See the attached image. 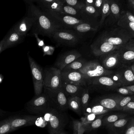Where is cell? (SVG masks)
<instances>
[{
    "label": "cell",
    "mask_w": 134,
    "mask_h": 134,
    "mask_svg": "<svg viewBox=\"0 0 134 134\" xmlns=\"http://www.w3.org/2000/svg\"><path fill=\"white\" fill-rule=\"evenodd\" d=\"M64 27V29H73L76 26L87 21L83 19L76 18L72 16L64 14H60L54 16Z\"/></svg>",
    "instance_id": "7402d4cb"
},
{
    "label": "cell",
    "mask_w": 134,
    "mask_h": 134,
    "mask_svg": "<svg viewBox=\"0 0 134 134\" xmlns=\"http://www.w3.org/2000/svg\"><path fill=\"white\" fill-rule=\"evenodd\" d=\"M12 128L10 121H6L0 124V134H5Z\"/></svg>",
    "instance_id": "74e56055"
},
{
    "label": "cell",
    "mask_w": 134,
    "mask_h": 134,
    "mask_svg": "<svg viewBox=\"0 0 134 134\" xmlns=\"http://www.w3.org/2000/svg\"><path fill=\"white\" fill-rule=\"evenodd\" d=\"M33 24L34 20L32 18L27 15L18 23L12 29L26 37L28 32L32 29Z\"/></svg>",
    "instance_id": "603a6c76"
},
{
    "label": "cell",
    "mask_w": 134,
    "mask_h": 134,
    "mask_svg": "<svg viewBox=\"0 0 134 134\" xmlns=\"http://www.w3.org/2000/svg\"><path fill=\"white\" fill-rule=\"evenodd\" d=\"M52 38L58 44L72 46L78 43L81 37L79 33L74 30L63 29L55 31Z\"/></svg>",
    "instance_id": "8992f818"
},
{
    "label": "cell",
    "mask_w": 134,
    "mask_h": 134,
    "mask_svg": "<svg viewBox=\"0 0 134 134\" xmlns=\"http://www.w3.org/2000/svg\"><path fill=\"white\" fill-rule=\"evenodd\" d=\"M28 57L32 76L35 94L36 96L39 95L42 93L43 87V70L29 54Z\"/></svg>",
    "instance_id": "ba28073f"
},
{
    "label": "cell",
    "mask_w": 134,
    "mask_h": 134,
    "mask_svg": "<svg viewBox=\"0 0 134 134\" xmlns=\"http://www.w3.org/2000/svg\"><path fill=\"white\" fill-rule=\"evenodd\" d=\"M95 0H86L84 1L85 5L94 6Z\"/></svg>",
    "instance_id": "c3c4849f"
},
{
    "label": "cell",
    "mask_w": 134,
    "mask_h": 134,
    "mask_svg": "<svg viewBox=\"0 0 134 134\" xmlns=\"http://www.w3.org/2000/svg\"><path fill=\"white\" fill-rule=\"evenodd\" d=\"M49 116L48 122V129L51 134H55L62 130L68 122L67 116L63 111H60L51 106L48 109Z\"/></svg>",
    "instance_id": "277c9868"
},
{
    "label": "cell",
    "mask_w": 134,
    "mask_h": 134,
    "mask_svg": "<svg viewBox=\"0 0 134 134\" xmlns=\"http://www.w3.org/2000/svg\"><path fill=\"white\" fill-rule=\"evenodd\" d=\"M104 0H95L94 7L101 14Z\"/></svg>",
    "instance_id": "7bdbcfd3"
},
{
    "label": "cell",
    "mask_w": 134,
    "mask_h": 134,
    "mask_svg": "<svg viewBox=\"0 0 134 134\" xmlns=\"http://www.w3.org/2000/svg\"><path fill=\"white\" fill-rule=\"evenodd\" d=\"M99 27V22L87 21L76 26L72 29L78 33H84L96 31Z\"/></svg>",
    "instance_id": "484cf974"
},
{
    "label": "cell",
    "mask_w": 134,
    "mask_h": 134,
    "mask_svg": "<svg viewBox=\"0 0 134 134\" xmlns=\"http://www.w3.org/2000/svg\"><path fill=\"white\" fill-rule=\"evenodd\" d=\"M81 19L88 21H97L98 17L101 14L94 6L85 5L80 10Z\"/></svg>",
    "instance_id": "cb8c5ba5"
},
{
    "label": "cell",
    "mask_w": 134,
    "mask_h": 134,
    "mask_svg": "<svg viewBox=\"0 0 134 134\" xmlns=\"http://www.w3.org/2000/svg\"><path fill=\"white\" fill-rule=\"evenodd\" d=\"M62 88L68 96H69L70 97L77 96L80 98L85 88L62 81Z\"/></svg>",
    "instance_id": "d4e9b609"
},
{
    "label": "cell",
    "mask_w": 134,
    "mask_h": 134,
    "mask_svg": "<svg viewBox=\"0 0 134 134\" xmlns=\"http://www.w3.org/2000/svg\"><path fill=\"white\" fill-rule=\"evenodd\" d=\"M44 55H50L53 52V48L50 46H44L43 48Z\"/></svg>",
    "instance_id": "ee69618b"
},
{
    "label": "cell",
    "mask_w": 134,
    "mask_h": 134,
    "mask_svg": "<svg viewBox=\"0 0 134 134\" xmlns=\"http://www.w3.org/2000/svg\"><path fill=\"white\" fill-rule=\"evenodd\" d=\"M68 107L73 111L81 115L82 113L81 102L80 97H69L68 99Z\"/></svg>",
    "instance_id": "83f0119b"
},
{
    "label": "cell",
    "mask_w": 134,
    "mask_h": 134,
    "mask_svg": "<svg viewBox=\"0 0 134 134\" xmlns=\"http://www.w3.org/2000/svg\"><path fill=\"white\" fill-rule=\"evenodd\" d=\"M65 4L79 10H81L85 6L84 1L78 0H65Z\"/></svg>",
    "instance_id": "d590c367"
},
{
    "label": "cell",
    "mask_w": 134,
    "mask_h": 134,
    "mask_svg": "<svg viewBox=\"0 0 134 134\" xmlns=\"http://www.w3.org/2000/svg\"><path fill=\"white\" fill-rule=\"evenodd\" d=\"M44 92L53 107L62 111L68 109L69 96L62 88L54 89L44 88Z\"/></svg>",
    "instance_id": "5b68a950"
},
{
    "label": "cell",
    "mask_w": 134,
    "mask_h": 134,
    "mask_svg": "<svg viewBox=\"0 0 134 134\" xmlns=\"http://www.w3.org/2000/svg\"><path fill=\"white\" fill-rule=\"evenodd\" d=\"M124 87L127 89L129 91L134 94V85H129V86H123Z\"/></svg>",
    "instance_id": "681fc988"
},
{
    "label": "cell",
    "mask_w": 134,
    "mask_h": 134,
    "mask_svg": "<svg viewBox=\"0 0 134 134\" xmlns=\"http://www.w3.org/2000/svg\"><path fill=\"white\" fill-rule=\"evenodd\" d=\"M62 80L61 71L55 67H51L43 70V87L49 89L62 88Z\"/></svg>",
    "instance_id": "52a82bcc"
},
{
    "label": "cell",
    "mask_w": 134,
    "mask_h": 134,
    "mask_svg": "<svg viewBox=\"0 0 134 134\" xmlns=\"http://www.w3.org/2000/svg\"><path fill=\"white\" fill-rule=\"evenodd\" d=\"M84 115L85 116L81 118V121L80 122L82 125H85L91 123L101 115H97L94 114H87Z\"/></svg>",
    "instance_id": "8d00e7d4"
},
{
    "label": "cell",
    "mask_w": 134,
    "mask_h": 134,
    "mask_svg": "<svg viewBox=\"0 0 134 134\" xmlns=\"http://www.w3.org/2000/svg\"><path fill=\"white\" fill-rule=\"evenodd\" d=\"M120 59L122 65H131L134 60V41L131 39L118 49Z\"/></svg>",
    "instance_id": "5bb4252c"
},
{
    "label": "cell",
    "mask_w": 134,
    "mask_h": 134,
    "mask_svg": "<svg viewBox=\"0 0 134 134\" xmlns=\"http://www.w3.org/2000/svg\"><path fill=\"white\" fill-rule=\"evenodd\" d=\"M85 131L83 126L80 122L78 121L77 122V134H83Z\"/></svg>",
    "instance_id": "f6af8a7d"
},
{
    "label": "cell",
    "mask_w": 134,
    "mask_h": 134,
    "mask_svg": "<svg viewBox=\"0 0 134 134\" xmlns=\"http://www.w3.org/2000/svg\"><path fill=\"white\" fill-rule=\"evenodd\" d=\"M89 98V89L87 88H85L80 97L82 113L83 114L84 113L86 108L88 106Z\"/></svg>",
    "instance_id": "836d02e7"
},
{
    "label": "cell",
    "mask_w": 134,
    "mask_h": 134,
    "mask_svg": "<svg viewBox=\"0 0 134 134\" xmlns=\"http://www.w3.org/2000/svg\"><path fill=\"white\" fill-rule=\"evenodd\" d=\"M77 122L78 121H74V131L73 134H77Z\"/></svg>",
    "instance_id": "f907efd6"
},
{
    "label": "cell",
    "mask_w": 134,
    "mask_h": 134,
    "mask_svg": "<svg viewBox=\"0 0 134 134\" xmlns=\"http://www.w3.org/2000/svg\"><path fill=\"white\" fill-rule=\"evenodd\" d=\"M60 14L67 15L76 18L82 19L81 17L80 10L74 8L70 6L66 5L65 4L61 8Z\"/></svg>",
    "instance_id": "4dcf8cb0"
},
{
    "label": "cell",
    "mask_w": 134,
    "mask_h": 134,
    "mask_svg": "<svg viewBox=\"0 0 134 134\" xmlns=\"http://www.w3.org/2000/svg\"><path fill=\"white\" fill-rule=\"evenodd\" d=\"M41 10L54 17L60 14V10L65 4V0H37L32 1Z\"/></svg>",
    "instance_id": "30bf717a"
},
{
    "label": "cell",
    "mask_w": 134,
    "mask_h": 134,
    "mask_svg": "<svg viewBox=\"0 0 134 134\" xmlns=\"http://www.w3.org/2000/svg\"><path fill=\"white\" fill-rule=\"evenodd\" d=\"M127 6L129 10L134 11V0H128L127 1Z\"/></svg>",
    "instance_id": "7dc6e473"
},
{
    "label": "cell",
    "mask_w": 134,
    "mask_h": 134,
    "mask_svg": "<svg viewBox=\"0 0 134 134\" xmlns=\"http://www.w3.org/2000/svg\"><path fill=\"white\" fill-rule=\"evenodd\" d=\"M115 91L118 92L119 94H120L121 95L124 96L134 95V94L130 92L127 89H126L123 86L117 88L115 89Z\"/></svg>",
    "instance_id": "60d3db41"
},
{
    "label": "cell",
    "mask_w": 134,
    "mask_h": 134,
    "mask_svg": "<svg viewBox=\"0 0 134 134\" xmlns=\"http://www.w3.org/2000/svg\"><path fill=\"white\" fill-rule=\"evenodd\" d=\"M114 74L121 86L134 85V73L132 71L131 65H122L114 71Z\"/></svg>",
    "instance_id": "7c38bea8"
},
{
    "label": "cell",
    "mask_w": 134,
    "mask_h": 134,
    "mask_svg": "<svg viewBox=\"0 0 134 134\" xmlns=\"http://www.w3.org/2000/svg\"><path fill=\"white\" fill-rule=\"evenodd\" d=\"M124 134H134V118H132Z\"/></svg>",
    "instance_id": "b9f144b4"
},
{
    "label": "cell",
    "mask_w": 134,
    "mask_h": 134,
    "mask_svg": "<svg viewBox=\"0 0 134 134\" xmlns=\"http://www.w3.org/2000/svg\"><path fill=\"white\" fill-rule=\"evenodd\" d=\"M44 123V120L42 118H40L39 119H38L36 122V125L37 126H41L42 124Z\"/></svg>",
    "instance_id": "816d5d0a"
},
{
    "label": "cell",
    "mask_w": 134,
    "mask_h": 134,
    "mask_svg": "<svg viewBox=\"0 0 134 134\" xmlns=\"http://www.w3.org/2000/svg\"><path fill=\"white\" fill-rule=\"evenodd\" d=\"M26 2L29 4L27 15L34 20L33 26L30 34L31 36L37 34L52 38L55 31L64 29L56 19L41 10L32 1Z\"/></svg>",
    "instance_id": "7a4b0ae2"
},
{
    "label": "cell",
    "mask_w": 134,
    "mask_h": 134,
    "mask_svg": "<svg viewBox=\"0 0 134 134\" xmlns=\"http://www.w3.org/2000/svg\"><path fill=\"white\" fill-rule=\"evenodd\" d=\"M80 58L67 65L62 71H78L81 69L84 66L87 61L83 59H80Z\"/></svg>",
    "instance_id": "f546056e"
},
{
    "label": "cell",
    "mask_w": 134,
    "mask_h": 134,
    "mask_svg": "<svg viewBox=\"0 0 134 134\" xmlns=\"http://www.w3.org/2000/svg\"><path fill=\"white\" fill-rule=\"evenodd\" d=\"M4 39H3L0 41V53H1L4 50Z\"/></svg>",
    "instance_id": "f5cc1de1"
},
{
    "label": "cell",
    "mask_w": 134,
    "mask_h": 134,
    "mask_svg": "<svg viewBox=\"0 0 134 134\" xmlns=\"http://www.w3.org/2000/svg\"><path fill=\"white\" fill-rule=\"evenodd\" d=\"M55 134H66V132H65V131L64 130H63L62 131H60L59 132H57V133H55Z\"/></svg>",
    "instance_id": "db71d44e"
},
{
    "label": "cell",
    "mask_w": 134,
    "mask_h": 134,
    "mask_svg": "<svg viewBox=\"0 0 134 134\" xmlns=\"http://www.w3.org/2000/svg\"><path fill=\"white\" fill-rule=\"evenodd\" d=\"M131 69L133 73H134V65L133 63H132V65H131Z\"/></svg>",
    "instance_id": "11a10c76"
},
{
    "label": "cell",
    "mask_w": 134,
    "mask_h": 134,
    "mask_svg": "<svg viewBox=\"0 0 134 134\" xmlns=\"http://www.w3.org/2000/svg\"><path fill=\"white\" fill-rule=\"evenodd\" d=\"M107 114L100 115L91 123L83 125L85 131H90L93 129H96L102 125V120L103 117Z\"/></svg>",
    "instance_id": "d6a6232c"
},
{
    "label": "cell",
    "mask_w": 134,
    "mask_h": 134,
    "mask_svg": "<svg viewBox=\"0 0 134 134\" xmlns=\"http://www.w3.org/2000/svg\"><path fill=\"white\" fill-rule=\"evenodd\" d=\"M121 12V7L118 1L110 0V12L105 19L103 25L108 29L115 27L120 17Z\"/></svg>",
    "instance_id": "4fadbf2b"
},
{
    "label": "cell",
    "mask_w": 134,
    "mask_h": 134,
    "mask_svg": "<svg viewBox=\"0 0 134 134\" xmlns=\"http://www.w3.org/2000/svg\"><path fill=\"white\" fill-rule=\"evenodd\" d=\"M112 111L110 110L106 109L99 104L96 103L90 107L88 106L85 111L84 114H94L97 115L105 114Z\"/></svg>",
    "instance_id": "f1b7e54d"
},
{
    "label": "cell",
    "mask_w": 134,
    "mask_h": 134,
    "mask_svg": "<svg viewBox=\"0 0 134 134\" xmlns=\"http://www.w3.org/2000/svg\"><path fill=\"white\" fill-rule=\"evenodd\" d=\"M77 71L82 74L87 85H88L95 78L102 76H110L114 72V71L107 70L100 63L95 60L87 62L84 66Z\"/></svg>",
    "instance_id": "3957f363"
},
{
    "label": "cell",
    "mask_w": 134,
    "mask_h": 134,
    "mask_svg": "<svg viewBox=\"0 0 134 134\" xmlns=\"http://www.w3.org/2000/svg\"><path fill=\"white\" fill-rule=\"evenodd\" d=\"M129 116H130L129 114L126 113H120L111 115H105L103 118L102 125L107 127L118 120Z\"/></svg>",
    "instance_id": "4316f807"
},
{
    "label": "cell",
    "mask_w": 134,
    "mask_h": 134,
    "mask_svg": "<svg viewBox=\"0 0 134 134\" xmlns=\"http://www.w3.org/2000/svg\"><path fill=\"white\" fill-rule=\"evenodd\" d=\"M111 75L102 76L95 78L91 81L88 85H91L95 88L108 91H113L117 88L121 87L120 83L113 80Z\"/></svg>",
    "instance_id": "8fae6325"
},
{
    "label": "cell",
    "mask_w": 134,
    "mask_h": 134,
    "mask_svg": "<svg viewBox=\"0 0 134 134\" xmlns=\"http://www.w3.org/2000/svg\"><path fill=\"white\" fill-rule=\"evenodd\" d=\"M134 37L121 27L109 28L103 31L91 46L92 52L100 56L114 50H118Z\"/></svg>",
    "instance_id": "6da1fadb"
},
{
    "label": "cell",
    "mask_w": 134,
    "mask_h": 134,
    "mask_svg": "<svg viewBox=\"0 0 134 134\" xmlns=\"http://www.w3.org/2000/svg\"><path fill=\"white\" fill-rule=\"evenodd\" d=\"M27 120L24 119H16L10 122L12 128H17L25 125L27 123Z\"/></svg>",
    "instance_id": "ab89813d"
},
{
    "label": "cell",
    "mask_w": 134,
    "mask_h": 134,
    "mask_svg": "<svg viewBox=\"0 0 134 134\" xmlns=\"http://www.w3.org/2000/svg\"><path fill=\"white\" fill-rule=\"evenodd\" d=\"M81 54L77 51L68 52L59 58L55 62V66L61 71L66 66L81 56Z\"/></svg>",
    "instance_id": "ffe728a7"
},
{
    "label": "cell",
    "mask_w": 134,
    "mask_h": 134,
    "mask_svg": "<svg viewBox=\"0 0 134 134\" xmlns=\"http://www.w3.org/2000/svg\"><path fill=\"white\" fill-rule=\"evenodd\" d=\"M123 96L121 95L114 94L103 96L97 99L96 103L111 111L117 110L118 102Z\"/></svg>",
    "instance_id": "d6986e66"
},
{
    "label": "cell",
    "mask_w": 134,
    "mask_h": 134,
    "mask_svg": "<svg viewBox=\"0 0 134 134\" xmlns=\"http://www.w3.org/2000/svg\"><path fill=\"white\" fill-rule=\"evenodd\" d=\"M132 100H134V95L126 96H123L118 102L117 107V110L121 111L123 107H124L128 103Z\"/></svg>",
    "instance_id": "e575fe53"
},
{
    "label": "cell",
    "mask_w": 134,
    "mask_h": 134,
    "mask_svg": "<svg viewBox=\"0 0 134 134\" xmlns=\"http://www.w3.org/2000/svg\"><path fill=\"white\" fill-rule=\"evenodd\" d=\"M129 114H133L134 113V100L128 103L121 110Z\"/></svg>",
    "instance_id": "f35d334b"
},
{
    "label": "cell",
    "mask_w": 134,
    "mask_h": 134,
    "mask_svg": "<svg viewBox=\"0 0 134 134\" xmlns=\"http://www.w3.org/2000/svg\"><path fill=\"white\" fill-rule=\"evenodd\" d=\"M51 105L48 97L44 93L36 96L31 100L29 104V109L32 112L42 113Z\"/></svg>",
    "instance_id": "9a60e30c"
},
{
    "label": "cell",
    "mask_w": 134,
    "mask_h": 134,
    "mask_svg": "<svg viewBox=\"0 0 134 134\" xmlns=\"http://www.w3.org/2000/svg\"><path fill=\"white\" fill-rule=\"evenodd\" d=\"M133 117L124 118L107 126L110 134H124Z\"/></svg>",
    "instance_id": "ac0fdd59"
},
{
    "label": "cell",
    "mask_w": 134,
    "mask_h": 134,
    "mask_svg": "<svg viewBox=\"0 0 134 134\" xmlns=\"http://www.w3.org/2000/svg\"><path fill=\"white\" fill-rule=\"evenodd\" d=\"M3 79V75L0 74V83L2 82Z\"/></svg>",
    "instance_id": "9f6ffc18"
},
{
    "label": "cell",
    "mask_w": 134,
    "mask_h": 134,
    "mask_svg": "<svg viewBox=\"0 0 134 134\" xmlns=\"http://www.w3.org/2000/svg\"><path fill=\"white\" fill-rule=\"evenodd\" d=\"M101 65L107 70L114 71L122 66L119 51L114 50L99 56Z\"/></svg>",
    "instance_id": "9c48e42d"
},
{
    "label": "cell",
    "mask_w": 134,
    "mask_h": 134,
    "mask_svg": "<svg viewBox=\"0 0 134 134\" xmlns=\"http://www.w3.org/2000/svg\"><path fill=\"white\" fill-rule=\"evenodd\" d=\"M117 25L129 32L134 37V16L131 12L122 11Z\"/></svg>",
    "instance_id": "2e32d148"
},
{
    "label": "cell",
    "mask_w": 134,
    "mask_h": 134,
    "mask_svg": "<svg viewBox=\"0 0 134 134\" xmlns=\"http://www.w3.org/2000/svg\"><path fill=\"white\" fill-rule=\"evenodd\" d=\"M62 80L74 85L84 86L87 85L83 75L77 71H62Z\"/></svg>",
    "instance_id": "e0dca14e"
},
{
    "label": "cell",
    "mask_w": 134,
    "mask_h": 134,
    "mask_svg": "<svg viewBox=\"0 0 134 134\" xmlns=\"http://www.w3.org/2000/svg\"><path fill=\"white\" fill-rule=\"evenodd\" d=\"M33 36L35 37V38L36 39L37 42V45L39 47H43L44 46V43L43 40H41L39 37L38 35L37 34H35Z\"/></svg>",
    "instance_id": "bcb514c9"
},
{
    "label": "cell",
    "mask_w": 134,
    "mask_h": 134,
    "mask_svg": "<svg viewBox=\"0 0 134 134\" xmlns=\"http://www.w3.org/2000/svg\"><path fill=\"white\" fill-rule=\"evenodd\" d=\"M110 0H104L102 8L101 11V18L99 22V27L103 26L105 19L108 17L110 12Z\"/></svg>",
    "instance_id": "1f68e13d"
},
{
    "label": "cell",
    "mask_w": 134,
    "mask_h": 134,
    "mask_svg": "<svg viewBox=\"0 0 134 134\" xmlns=\"http://www.w3.org/2000/svg\"><path fill=\"white\" fill-rule=\"evenodd\" d=\"M25 36L11 29L4 37V50L14 47L22 42Z\"/></svg>",
    "instance_id": "44dd1931"
}]
</instances>
